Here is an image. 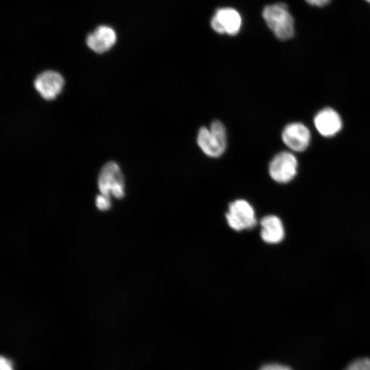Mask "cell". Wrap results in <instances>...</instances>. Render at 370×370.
<instances>
[{"mask_svg":"<svg viewBox=\"0 0 370 370\" xmlns=\"http://www.w3.org/2000/svg\"><path fill=\"white\" fill-rule=\"evenodd\" d=\"M197 143L201 151L210 158L221 156L227 147V132L225 125L219 120L211 123L209 127L199 128Z\"/></svg>","mask_w":370,"mask_h":370,"instance_id":"cell-1","label":"cell"},{"mask_svg":"<svg viewBox=\"0 0 370 370\" xmlns=\"http://www.w3.org/2000/svg\"><path fill=\"white\" fill-rule=\"evenodd\" d=\"M262 16L274 35L281 40H286L294 36V20L282 3L264 7Z\"/></svg>","mask_w":370,"mask_h":370,"instance_id":"cell-2","label":"cell"},{"mask_svg":"<svg viewBox=\"0 0 370 370\" xmlns=\"http://www.w3.org/2000/svg\"><path fill=\"white\" fill-rule=\"evenodd\" d=\"M98 187L101 195L108 198L110 195L117 199L125 196L123 176L115 162H108L101 168L98 176Z\"/></svg>","mask_w":370,"mask_h":370,"instance_id":"cell-3","label":"cell"},{"mask_svg":"<svg viewBox=\"0 0 370 370\" xmlns=\"http://www.w3.org/2000/svg\"><path fill=\"white\" fill-rule=\"evenodd\" d=\"M225 216L229 226L236 231L251 229L256 224L255 211L252 206L244 199L230 203Z\"/></svg>","mask_w":370,"mask_h":370,"instance_id":"cell-4","label":"cell"},{"mask_svg":"<svg viewBox=\"0 0 370 370\" xmlns=\"http://www.w3.org/2000/svg\"><path fill=\"white\" fill-rule=\"evenodd\" d=\"M297 160L289 151H281L274 156L269 164V173L275 182L286 184L297 175Z\"/></svg>","mask_w":370,"mask_h":370,"instance_id":"cell-5","label":"cell"},{"mask_svg":"<svg viewBox=\"0 0 370 370\" xmlns=\"http://www.w3.org/2000/svg\"><path fill=\"white\" fill-rule=\"evenodd\" d=\"M242 20L240 14L231 8L219 9L212 18L210 25L218 34L234 36L241 29Z\"/></svg>","mask_w":370,"mask_h":370,"instance_id":"cell-6","label":"cell"},{"mask_svg":"<svg viewBox=\"0 0 370 370\" xmlns=\"http://www.w3.org/2000/svg\"><path fill=\"white\" fill-rule=\"evenodd\" d=\"M64 84L63 77L54 71H45L35 79L34 88L46 100H53L61 92Z\"/></svg>","mask_w":370,"mask_h":370,"instance_id":"cell-7","label":"cell"},{"mask_svg":"<svg viewBox=\"0 0 370 370\" xmlns=\"http://www.w3.org/2000/svg\"><path fill=\"white\" fill-rule=\"evenodd\" d=\"M282 140L290 149L294 151H303L309 145L310 132L304 124L291 123L283 129Z\"/></svg>","mask_w":370,"mask_h":370,"instance_id":"cell-8","label":"cell"},{"mask_svg":"<svg viewBox=\"0 0 370 370\" xmlns=\"http://www.w3.org/2000/svg\"><path fill=\"white\" fill-rule=\"evenodd\" d=\"M314 123L319 133L325 137L336 135L342 128V120L337 112L326 108L320 110L314 116Z\"/></svg>","mask_w":370,"mask_h":370,"instance_id":"cell-9","label":"cell"},{"mask_svg":"<svg viewBox=\"0 0 370 370\" xmlns=\"http://www.w3.org/2000/svg\"><path fill=\"white\" fill-rule=\"evenodd\" d=\"M116 33L108 26L101 25L90 34L86 38L88 47L93 51L102 53L108 51L115 43Z\"/></svg>","mask_w":370,"mask_h":370,"instance_id":"cell-10","label":"cell"},{"mask_svg":"<svg viewBox=\"0 0 370 370\" xmlns=\"http://www.w3.org/2000/svg\"><path fill=\"white\" fill-rule=\"evenodd\" d=\"M260 236L269 244H277L284 238L285 231L281 219L275 215H267L260 221Z\"/></svg>","mask_w":370,"mask_h":370,"instance_id":"cell-11","label":"cell"},{"mask_svg":"<svg viewBox=\"0 0 370 370\" xmlns=\"http://www.w3.org/2000/svg\"><path fill=\"white\" fill-rule=\"evenodd\" d=\"M344 370H370V359L363 358L355 360Z\"/></svg>","mask_w":370,"mask_h":370,"instance_id":"cell-12","label":"cell"},{"mask_svg":"<svg viewBox=\"0 0 370 370\" xmlns=\"http://www.w3.org/2000/svg\"><path fill=\"white\" fill-rule=\"evenodd\" d=\"M95 204L97 208L101 211L108 210L111 206L110 198H108L101 194L96 196Z\"/></svg>","mask_w":370,"mask_h":370,"instance_id":"cell-13","label":"cell"},{"mask_svg":"<svg viewBox=\"0 0 370 370\" xmlns=\"http://www.w3.org/2000/svg\"><path fill=\"white\" fill-rule=\"evenodd\" d=\"M260 370H292L290 367L279 364H268L264 365Z\"/></svg>","mask_w":370,"mask_h":370,"instance_id":"cell-14","label":"cell"},{"mask_svg":"<svg viewBox=\"0 0 370 370\" xmlns=\"http://www.w3.org/2000/svg\"><path fill=\"white\" fill-rule=\"evenodd\" d=\"M0 370H14L12 362L8 358L1 356Z\"/></svg>","mask_w":370,"mask_h":370,"instance_id":"cell-15","label":"cell"},{"mask_svg":"<svg viewBox=\"0 0 370 370\" xmlns=\"http://www.w3.org/2000/svg\"><path fill=\"white\" fill-rule=\"evenodd\" d=\"M305 1L311 5L323 7L328 5L332 0H305Z\"/></svg>","mask_w":370,"mask_h":370,"instance_id":"cell-16","label":"cell"},{"mask_svg":"<svg viewBox=\"0 0 370 370\" xmlns=\"http://www.w3.org/2000/svg\"><path fill=\"white\" fill-rule=\"evenodd\" d=\"M366 1H367L368 3H370V0H365Z\"/></svg>","mask_w":370,"mask_h":370,"instance_id":"cell-17","label":"cell"}]
</instances>
